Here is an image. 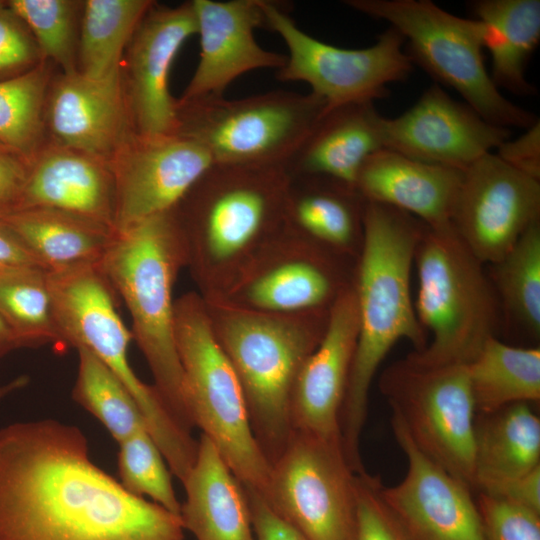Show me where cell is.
<instances>
[{"label": "cell", "mask_w": 540, "mask_h": 540, "mask_svg": "<svg viewBox=\"0 0 540 540\" xmlns=\"http://www.w3.org/2000/svg\"><path fill=\"white\" fill-rule=\"evenodd\" d=\"M463 171L380 149L363 164L355 190L366 202L403 211L429 228L451 225Z\"/></svg>", "instance_id": "cell-23"}, {"label": "cell", "mask_w": 540, "mask_h": 540, "mask_svg": "<svg viewBox=\"0 0 540 540\" xmlns=\"http://www.w3.org/2000/svg\"><path fill=\"white\" fill-rule=\"evenodd\" d=\"M484 494L540 513V466Z\"/></svg>", "instance_id": "cell-44"}, {"label": "cell", "mask_w": 540, "mask_h": 540, "mask_svg": "<svg viewBox=\"0 0 540 540\" xmlns=\"http://www.w3.org/2000/svg\"><path fill=\"white\" fill-rule=\"evenodd\" d=\"M382 488L378 476L358 473L355 540H411L385 502Z\"/></svg>", "instance_id": "cell-39"}, {"label": "cell", "mask_w": 540, "mask_h": 540, "mask_svg": "<svg viewBox=\"0 0 540 540\" xmlns=\"http://www.w3.org/2000/svg\"><path fill=\"white\" fill-rule=\"evenodd\" d=\"M485 540H540V513L476 493Z\"/></svg>", "instance_id": "cell-40"}, {"label": "cell", "mask_w": 540, "mask_h": 540, "mask_svg": "<svg viewBox=\"0 0 540 540\" xmlns=\"http://www.w3.org/2000/svg\"><path fill=\"white\" fill-rule=\"evenodd\" d=\"M118 445L117 468L123 488L137 497L148 496L152 502L179 515L181 503L169 467L148 430L141 428Z\"/></svg>", "instance_id": "cell-38"}, {"label": "cell", "mask_w": 540, "mask_h": 540, "mask_svg": "<svg viewBox=\"0 0 540 540\" xmlns=\"http://www.w3.org/2000/svg\"><path fill=\"white\" fill-rule=\"evenodd\" d=\"M540 216V180L489 152L463 171L451 224L482 263L495 264Z\"/></svg>", "instance_id": "cell-14"}, {"label": "cell", "mask_w": 540, "mask_h": 540, "mask_svg": "<svg viewBox=\"0 0 540 540\" xmlns=\"http://www.w3.org/2000/svg\"><path fill=\"white\" fill-rule=\"evenodd\" d=\"M472 8L485 26L484 45L491 54L494 84L515 95H534L536 89L525 71L540 40V1L478 0Z\"/></svg>", "instance_id": "cell-30"}, {"label": "cell", "mask_w": 540, "mask_h": 540, "mask_svg": "<svg viewBox=\"0 0 540 540\" xmlns=\"http://www.w3.org/2000/svg\"><path fill=\"white\" fill-rule=\"evenodd\" d=\"M174 334L193 426L213 442L245 487L263 494L271 464L255 439L241 384L204 299L189 293L175 301Z\"/></svg>", "instance_id": "cell-8"}, {"label": "cell", "mask_w": 540, "mask_h": 540, "mask_svg": "<svg viewBox=\"0 0 540 540\" xmlns=\"http://www.w3.org/2000/svg\"><path fill=\"white\" fill-rule=\"evenodd\" d=\"M0 150H6V149H4V148L0 145ZM6 151H7V150H6Z\"/></svg>", "instance_id": "cell-49"}, {"label": "cell", "mask_w": 540, "mask_h": 540, "mask_svg": "<svg viewBox=\"0 0 540 540\" xmlns=\"http://www.w3.org/2000/svg\"><path fill=\"white\" fill-rule=\"evenodd\" d=\"M17 267H41L47 270L22 239L0 222V270Z\"/></svg>", "instance_id": "cell-46"}, {"label": "cell", "mask_w": 540, "mask_h": 540, "mask_svg": "<svg viewBox=\"0 0 540 540\" xmlns=\"http://www.w3.org/2000/svg\"><path fill=\"white\" fill-rule=\"evenodd\" d=\"M46 61L69 74L77 71L80 19L84 1L9 0Z\"/></svg>", "instance_id": "cell-37"}, {"label": "cell", "mask_w": 540, "mask_h": 540, "mask_svg": "<svg viewBox=\"0 0 540 540\" xmlns=\"http://www.w3.org/2000/svg\"><path fill=\"white\" fill-rule=\"evenodd\" d=\"M380 133L384 149L462 171L511 138L510 129L488 122L438 83L401 115L381 116Z\"/></svg>", "instance_id": "cell-16"}, {"label": "cell", "mask_w": 540, "mask_h": 540, "mask_svg": "<svg viewBox=\"0 0 540 540\" xmlns=\"http://www.w3.org/2000/svg\"><path fill=\"white\" fill-rule=\"evenodd\" d=\"M490 282L508 318L532 338L540 335V222L492 264Z\"/></svg>", "instance_id": "cell-35"}, {"label": "cell", "mask_w": 540, "mask_h": 540, "mask_svg": "<svg viewBox=\"0 0 540 540\" xmlns=\"http://www.w3.org/2000/svg\"><path fill=\"white\" fill-rule=\"evenodd\" d=\"M45 129L50 143L109 163L136 133L122 71L105 78L60 72L48 91Z\"/></svg>", "instance_id": "cell-19"}, {"label": "cell", "mask_w": 540, "mask_h": 540, "mask_svg": "<svg viewBox=\"0 0 540 540\" xmlns=\"http://www.w3.org/2000/svg\"><path fill=\"white\" fill-rule=\"evenodd\" d=\"M391 426L407 469L382 496L411 540H485L471 488L423 454L394 416Z\"/></svg>", "instance_id": "cell-18"}, {"label": "cell", "mask_w": 540, "mask_h": 540, "mask_svg": "<svg viewBox=\"0 0 540 540\" xmlns=\"http://www.w3.org/2000/svg\"><path fill=\"white\" fill-rule=\"evenodd\" d=\"M357 335L356 295L350 286L330 306L325 332L297 375L290 405L292 431L341 441L339 416Z\"/></svg>", "instance_id": "cell-20"}, {"label": "cell", "mask_w": 540, "mask_h": 540, "mask_svg": "<svg viewBox=\"0 0 540 540\" xmlns=\"http://www.w3.org/2000/svg\"><path fill=\"white\" fill-rule=\"evenodd\" d=\"M52 311L63 344L99 358L136 401L169 469L183 479L192 467L197 441L170 414L156 389L144 383L128 359L131 332L122 322L114 290L99 263L47 271Z\"/></svg>", "instance_id": "cell-6"}, {"label": "cell", "mask_w": 540, "mask_h": 540, "mask_svg": "<svg viewBox=\"0 0 540 540\" xmlns=\"http://www.w3.org/2000/svg\"><path fill=\"white\" fill-rule=\"evenodd\" d=\"M261 6L264 28L277 33L288 49L277 78L307 83L326 103V111L383 98L388 84L405 80L412 71L404 38L392 27L369 47L346 49L302 31L278 2L261 0Z\"/></svg>", "instance_id": "cell-13"}, {"label": "cell", "mask_w": 540, "mask_h": 540, "mask_svg": "<svg viewBox=\"0 0 540 540\" xmlns=\"http://www.w3.org/2000/svg\"><path fill=\"white\" fill-rule=\"evenodd\" d=\"M53 64L43 61L20 76L0 81V145L27 165L45 146V107Z\"/></svg>", "instance_id": "cell-33"}, {"label": "cell", "mask_w": 540, "mask_h": 540, "mask_svg": "<svg viewBox=\"0 0 540 540\" xmlns=\"http://www.w3.org/2000/svg\"><path fill=\"white\" fill-rule=\"evenodd\" d=\"M35 207L62 210L114 229L115 184L109 163L45 144L27 165L25 182L13 209Z\"/></svg>", "instance_id": "cell-22"}, {"label": "cell", "mask_w": 540, "mask_h": 540, "mask_svg": "<svg viewBox=\"0 0 540 540\" xmlns=\"http://www.w3.org/2000/svg\"><path fill=\"white\" fill-rule=\"evenodd\" d=\"M414 261L418 272L415 311L432 341L407 356L429 366L469 364L495 336L499 301L482 263L452 224L425 227Z\"/></svg>", "instance_id": "cell-7"}, {"label": "cell", "mask_w": 540, "mask_h": 540, "mask_svg": "<svg viewBox=\"0 0 540 540\" xmlns=\"http://www.w3.org/2000/svg\"><path fill=\"white\" fill-rule=\"evenodd\" d=\"M151 0H86L78 40L77 71L105 78L121 71L125 51Z\"/></svg>", "instance_id": "cell-32"}, {"label": "cell", "mask_w": 540, "mask_h": 540, "mask_svg": "<svg viewBox=\"0 0 540 540\" xmlns=\"http://www.w3.org/2000/svg\"><path fill=\"white\" fill-rule=\"evenodd\" d=\"M186 262L187 241L175 208L116 231L99 265L127 306L131 334L151 370L154 388L177 423L191 432L172 298Z\"/></svg>", "instance_id": "cell-3"}, {"label": "cell", "mask_w": 540, "mask_h": 540, "mask_svg": "<svg viewBox=\"0 0 540 540\" xmlns=\"http://www.w3.org/2000/svg\"><path fill=\"white\" fill-rule=\"evenodd\" d=\"M326 108L311 92L284 90L177 100L175 133L201 144L215 164L284 168Z\"/></svg>", "instance_id": "cell-10"}, {"label": "cell", "mask_w": 540, "mask_h": 540, "mask_svg": "<svg viewBox=\"0 0 540 540\" xmlns=\"http://www.w3.org/2000/svg\"><path fill=\"white\" fill-rule=\"evenodd\" d=\"M251 510L254 540H307L268 505L262 495L245 487Z\"/></svg>", "instance_id": "cell-43"}, {"label": "cell", "mask_w": 540, "mask_h": 540, "mask_svg": "<svg viewBox=\"0 0 540 540\" xmlns=\"http://www.w3.org/2000/svg\"><path fill=\"white\" fill-rule=\"evenodd\" d=\"M200 56L179 101L223 96L242 74L266 68L279 70L286 56L262 48L254 38L264 28L261 0H193Z\"/></svg>", "instance_id": "cell-21"}, {"label": "cell", "mask_w": 540, "mask_h": 540, "mask_svg": "<svg viewBox=\"0 0 540 540\" xmlns=\"http://www.w3.org/2000/svg\"><path fill=\"white\" fill-rule=\"evenodd\" d=\"M214 164L201 144L185 136L134 133L109 162L115 231L174 210Z\"/></svg>", "instance_id": "cell-15"}, {"label": "cell", "mask_w": 540, "mask_h": 540, "mask_svg": "<svg viewBox=\"0 0 540 540\" xmlns=\"http://www.w3.org/2000/svg\"><path fill=\"white\" fill-rule=\"evenodd\" d=\"M425 227L403 211L365 201L354 285L358 335L339 416L343 451L357 471L364 468L360 442L375 373L399 340L410 341L414 351L428 343L410 292L411 268Z\"/></svg>", "instance_id": "cell-2"}, {"label": "cell", "mask_w": 540, "mask_h": 540, "mask_svg": "<svg viewBox=\"0 0 540 540\" xmlns=\"http://www.w3.org/2000/svg\"><path fill=\"white\" fill-rule=\"evenodd\" d=\"M476 413L540 400V349L489 338L467 364Z\"/></svg>", "instance_id": "cell-31"}, {"label": "cell", "mask_w": 540, "mask_h": 540, "mask_svg": "<svg viewBox=\"0 0 540 540\" xmlns=\"http://www.w3.org/2000/svg\"><path fill=\"white\" fill-rule=\"evenodd\" d=\"M43 61L27 26L7 1L0 0V81L29 72Z\"/></svg>", "instance_id": "cell-41"}, {"label": "cell", "mask_w": 540, "mask_h": 540, "mask_svg": "<svg viewBox=\"0 0 540 540\" xmlns=\"http://www.w3.org/2000/svg\"><path fill=\"white\" fill-rule=\"evenodd\" d=\"M197 34L192 1L149 9L124 54L121 67L134 130L143 136L175 133L177 100L169 73L183 44Z\"/></svg>", "instance_id": "cell-17"}, {"label": "cell", "mask_w": 540, "mask_h": 540, "mask_svg": "<svg viewBox=\"0 0 540 540\" xmlns=\"http://www.w3.org/2000/svg\"><path fill=\"white\" fill-rule=\"evenodd\" d=\"M182 484L186 498L179 515L184 529L196 540H254L245 486L203 434Z\"/></svg>", "instance_id": "cell-26"}, {"label": "cell", "mask_w": 540, "mask_h": 540, "mask_svg": "<svg viewBox=\"0 0 540 540\" xmlns=\"http://www.w3.org/2000/svg\"><path fill=\"white\" fill-rule=\"evenodd\" d=\"M363 14L397 30L405 51L439 83L456 90L488 122L527 129L539 119L505 98L485 63V26L478 19L453 15L429 0H347Z\"/></svg>", "instance_id": "cell-9"}, {"label": "cell", "mask_w": 540, "mask_h": 540, "mask_svg": "<svg viewBox=\"0 0 540 540\" xmlns=\"http://www.w3.org/2000/svg\"><path fill=\"white\" fill-rule=\"evenodd\" d=\"M540 466V419L529 403L476 413L474 492L488 493Z\"/></svg>", "instance_id": "cell-27"}, {"label": "cell", "mask_w": 540, "mask_h": 540, "mask_svg": "<svg viewBox=\"0 0 540 540\" xmlns=\"http://www.w3.org/2000/svg\"><path fill=\"white\" fill-rule=\"evenodd\" d=\"M179 515L127 492L55 419L0 429V540H184Z\"/></svg>", "instance_id": "cell-1"}, {"label": "cell", "mask_w": 540, "mask_h": 540, "mask_svg": "<svg viewBox=\"0 0 540 540\" xmlns=\"http://www.w3.org/2000/svg\"><path fill=\"white\" fill-rule=\"evenodd\" d=\"M73 400L92 414L120 443L141 428L144 417L127 388L93 353L79 347Z\"/></svg>", "instance_id": "cell-36"}, {"label": "cell", "mask_w": 540, "mask_h": 540, "mask_svg": "<svg viewBox=\"0 0 540 540\" xmlns=\"http://www.w3.org/2000/svg\"><path fill=\"white\" fill-rule=\"evenodd\" d=\"M373 102L325 111L284 166L289 177L321 176L355 189L369 156L383 149Z\"/></svg>", "instance_id": "cell-25"}, {"label": "cell", "mask_w": 540, "mask_h": 540, "mask_svg": "<svg viewBox=\"0 0 540 540\" xmlns=\"http://www.w3.org/2000/svg\"><path fill=\"white\" fill-rule=\"evenodd\" d=\"M379 387L416 447L474 492L476 409L467 365L429 366L406 356L383 371Z\"/></svg>", "instance_id": "cell-11"}, {"label": "cell", "mask_w": 540, "mask_h": 540, "mask_svg": "<svg viewBox=\"0 0 540 540\" xmlns=\"http://www.w3.org/2000/svg\"><path fill=\"white\" fill-rule=\"evenodd\" d=\"M313 252L257 255L224 298L240 306L272 314L296 315L328 309L345 287Z\"/></svg>", "instance_id": "cell-24"}, {"label": "cell", "mask_w": 540, "mask_h": 540, "mask_svg": "<svg viewBox=\"0 0 540 540\" xmlns=\"http://www.w3.org/2000/svg\"><path fill=\"white\" fill-rule=\"evenodd\" d=\"M15 349H19L18 344L10 329L0 317V357Z\"/></svg>", "instance_id": "cell-47"}, {"label": "cell", "mask_w": 540, "mask_h": 540, "mask_svg": "<svg viewBox=\"0 0 540 540\" xmlns=\"http://www.w3.org/2000/svg\"><path fill=\"white\" fill-rule=\"evenodd\" d=\"M204 301L215 336L241 384L255 439L272 465L292 434L295 381L325 332L329 308L283 315L216 296Z\"/></svg>", "instance_id": "cell-4"}, {"label": "cell", "mask_w": 540, "mask_h": 540, "mask_svg": "<svg viewBox=\"0 0 540 540\" xmlns=\"http://www.w3.org/2000/svg\"><path fill=\"white\" fill-rule=\"evenodd\" d=\"M0 317L19 348L63 344L53 316L47 270L41 267L0 270Z\"/></svg>", "instance_id": "cell-34"}, {"label": "cell", "mask_w": 540, "mask_h": 540, "mask_svg": "<svg viewBox=\"0 0 540 540\" xmlns=\"http://www.w3.org/2000/svg\"><path fill=\"white\" fill-rule=\"evenodd\" d=\"M0 222L22 239L47 271L100 263L116 233L103 223L52 208L0 212Z\"/></svg>", "instance_id": "cell-28"}, {"label": "cell", "mask_w": 540, "mask_h": 540, "mask_svg": "<svg viewBox=\"0 0 540 540\" xmlns=\"http://www.w3.org/2000/svg\"><path fill=\"white\" fill-rule=\"evenodd\" d=\"M289 180L283 167L214 164L176 207L188 261L213 289H230L285 228Z\"/></svg>", "instance_id": "cell-5"}, {"label": "cell", "mask_w": 540, "mask_h": 540, "mask_svg": "<svg viewBox=\"0 0 540 540\" xmlns=\"http://www.w3.org/2000/svg\"><path fill=\"white\" fill-rule=\"evenodd\" d=\"M27 173V164L6 150H0V212L15 207Z\"/></svg>", "instance_id": "cell-45"}, {"label": "cell", "mask_w": 540, "mask_h": 540, "mask_svg": "<svg viewBox=\"0 0 540 540\" xmlns=\"http://www.w3.org/2000/svg\"><path fill=\"white\" fill-rule=\"evenodd\" d=\"M29 383V378L26 375H20L9 382L0 385V401L7 396L25 388Z\"/></svg>", "instance_id": "cell-48"}, {"label": "cell", "mask_w": 540, "mask_h": 540, "mask_svg": "<svg viewBox=\"0 0 540 540\" xmlns=\"http://www.w3.org/2000/svg\"><path fill=\"white\" fill-rule=\"evenodd\" d=\"M365 201L355 189L321 176L290 177L285 226L305 238L349 249L362 238Z\"/></svg>", "instance_id": "cell-29"}, {"label": "cell", "mask_w": 540, "mask_h": 540, "mask_svg": "<svg viewBox=\"0 0 540 540\" xmlns=\"http://www.w3.org/2000/svg\"><path fill=\"white\" fill-rule=\"evenodd\" d=\"M496 155L518 171L540 180V122H535L515 139H507Z\"/></svg>", "instance_id": "cell-42"}, {"label": "cell", "mask_w": 540, "mask_h": 540, "mask_svg": "<svg viewBox=\"0 0 540 540\" xmlns=\"http://www.w3.org/2000/svg\"><path fill=\"white\" fill-rule=\"evenodd\" d=\"M357 475L340 440L292 431L261 495L307 540H355Z\"/></svg>", "instance_id": "cell-12"}]
</instances>
